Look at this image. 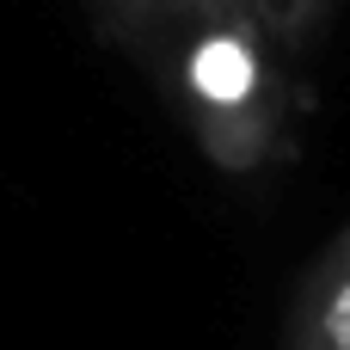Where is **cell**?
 <instances>
[{"instance_id": "277c9868", "label": "cell", "mask_w": 350, "mask_h": 350, "mask_svg": "<svg viewBox=\"0 0 350 350\" xmlns=\"http://www.w3.org/2000/svg\"><path fill=\"white\" fill-rule=\"evenodd\" d=\"M246 6H252V18L265 25L271 43H301V37L326 18L332 0H246Z\"/></svg>"}, {"instance_id": "3957f363", "label": "cell", "mask_w": 350, "mask_h": 350, "mask_svg": "<svg viewBox=\"0 0 350 350\" xmlns=\"http://www.w3.org/2000/svg\"><path fill=\"white\" fill-rule=\"evenodd\" d=\"M142 43H166L178 37L185 25H209V18H234V12H252L246 0H105Z\"/></svg>"}, {"instance_id": "6da1fadb", "label": "cell", "mask_w": 350, "mask_h": 350, "mask_svg": "<svg viewBox=\"0 0 350 350\" xmlns=\"http://www.w3.org/2000/svg\"><path fill=\"white\" fill-rule=\"evenodd\" d=\"M197 148L221 172H258L265 160L283 154L289 129V92L271 55V37L252 12L185 25L154 49Z\"/></svg>"}, {"instance_id": "7a4b0ae2", "label": "cell", "mask_w": 350, "mask_h": 350, "mask_svg": "<svg viewBox=\"0 0 350 350\" xmlns=\"http://www.w3.org/2000/svg\"><path fill=\"white\" fill-rule=\"evenodd\" d=\"M283 350H350V228L301 277L283 320Z\"/></svg>"}]
</instances>
